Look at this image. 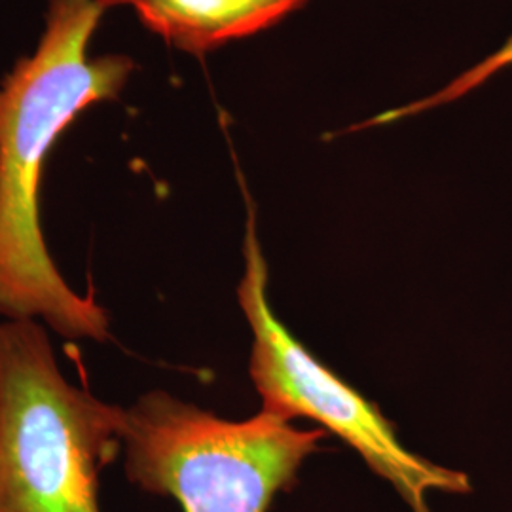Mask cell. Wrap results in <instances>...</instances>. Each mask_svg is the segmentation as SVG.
<instances>
[{
	"label": "cell",
	"mask_w": 512,
	"mask_h": 512,
	"mask_svg": "<svg viewBox=\"0 0 512 512\" xmlns=\"http://www.w3.org/2000/svg\"><path fill=\"white\" fill-rule=\"evenodd\" d=\"M105 8H110V6H116V4H129L131 0H99Z\"/></svg>",
	"instance_id": "cell-7"
},
{
	"label": "cell",
	"mask_w": 512,
	"mask_h": 512,
	"mask_svg": "<svg viewBox=\"0 0 512 512\" xmlns=\"http://www.w3.org/2000/svg\"><path fill=\"white\" fill-rule=\"evenodd\" d=\"M509 67H512V33L511 37L507 38L495 50L494 54L486 55L482 61H478L471 69H467V71L458 74L456 78H452L446 86H442L437 92L425 95V97H421L418 101L401 105V107L385 110L382 114H378V116H374L370 120H365V122L349 128V131H359V129L395 124V122H401V120H406V118L418 116V114H423V112L452 105L454 101H459L465 95L475 92L480 86H484L488 80H492L495 74H499L501 71L509 69Z\"/></svg>",
	"instance_id": "cell-6"
},
{
	"label": "cell",
	"mask_w": 512,
	"mask_h": 512,
	"mask_svg": "<svg viewBox=\"0 0 512 512\" xmlns=\"http://www.w3.org/2000/svg\"><path fill=\"white\" fill-rule=\"evenodd\" d=\"M310 0H131L156 35L190 54H207L232 40L262 33Z\"/></svg>",
	"instance_id": "cell-5"
},
{
	"label": "cell",
	"mask_w": 512,
	"mask_h": 512,
	"mask_svg": "<svg viewBox=\"0 0 512 512\" xmlns=\"http://www.w3.org/2000/svg\"><path fill=\"white\" fill-rule=\"evenodd\" d=\"M124 418L69 384L35 319L0 323V512H101Z\"/></svg>",
	"instance_id": "cell-2"
},
{
	"label": "cell",
	"mask_w": 512,
	"mask_h": 512,
	"mask_svg": "<svg viewBox=\"0 0 512 512\" xmlns=\"http://www.w3.org/2000/svg\"><path fill=\"white\" fill-rule=\"evenodd\" d=\"M103 12L99 0H50L37 52L0 86V315L93 342L109 340V315L55 268L38 192L59 135L82 110L116 99L135 69L124 55H88Z\"/></svg>",
	"instance_id": "cell-1"
},
{
	"label": "cell",
	"mask_w": 512,
	"mask_h": 512,
	"mask_svg": "<svg viewBox=\"0 0 512 512\" xmlns=\"http://www.w3.org/2000/svg\"><path fill=\"white\" fill-rule=\"evenodd\" d=\"M323 437L266 408L220 420L164 391L128 408L122 429L129 480L177 499L183 512H268Z\"/></svg>",
	"instance_id": "cell-3"
},
{
	"label": "cell",
	"mask_w": 512,
	"mask_h": 512,
	"mask_svg": "<svg viewBox=\"0 0 512 512\" xmlns=\"http://www.w3.org/2000/svg\"><path fill=\"white\" fill-rule=\"evenodd\" d=\"M247 207L245 274L238 294L255 334L251 376L262 395V408L289 420L302 416L321 423L357 450L376 475L391 482L412 512H431L427 494L433 490L469 492L467 476L408 452L384 414L281 325L268 300V266L256 236L255 207L249 194Z\"/></svg>",
	"instance_id": "cell-4"
}]
</instances>
